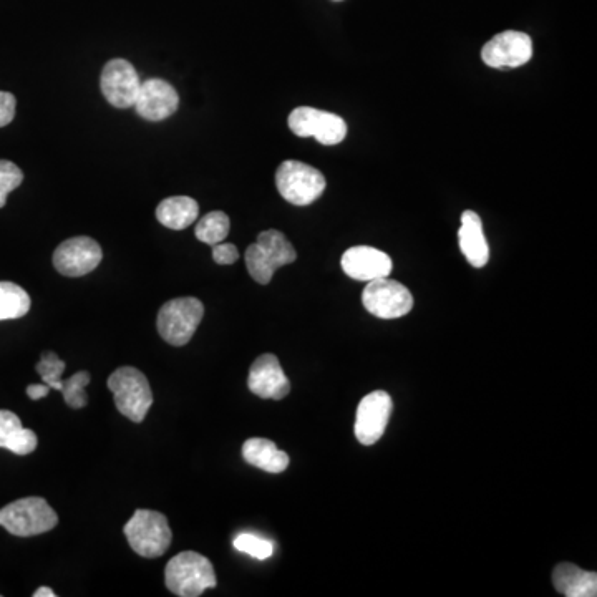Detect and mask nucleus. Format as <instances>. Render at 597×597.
Masks as SVG:
<instances>
[{
    "label": "nucleus",
    "instance_id": "3",
    "mask_svg": "<svg viewBox=\"0 0 597 597\" xmlns=\"http://www.w3.org/2000/svg\"><path fill=\"white\" fill-rule=\"evenodd\" d=\"M244 258L254 281L266 286L279 267L296 261L297 253L284 234L276 229H267L259 234L256 243L249 246Z\"/></svg>",
    "mask_w": 597,
    "mask_h": 597
},
{
    "label": "nucleus",
    "instance_id": "20",
    "mask_svg": "<svg viewBox=\"0 0 597 597\" xmlns=\"http://www.w3.org/2000/svg\"><path fill=\"white\" fill-rule=\"evenodd\" d=\"M243 458L249 465L267 473H282L289 466V455L266 438H249L243 445Z\"/></svg>",
    "mask_w": 597,
    "mask_h": 597
},
{
    "label": "nucleus",
    "instance_id": "28",
    "mask_svg": "<svg viewBox=\"0 0 597 597\" xmlns=\"http://www.w3.org/2000/svg\"><path fill=\"white\" fill-rule=\"evenodd\" d=\"M214 263L229 266L239 259V251L234 244L218 243L213 246Z\"/></svg>",
    "mask_w": 597,
    "mask_h": 597
},
{
    "label": "nucleus",
    "instance_id": "7",
    "mask_svg": "<svg viewBox=\"0 0 597 597\" xmlns=\"http://www.w3.org/2000/svg\"><path fill=\"white\" fill-rule=\"evenodd\" d=\"M203 316V302L196 297L171 299L158 312L161 339L175 347L188 344L203 321Z\"/></svg>",
    "mask_w": 597,
    "mask_h": 597
},
{
    "label": "nucleus",
    "instance_id": "11",
    "mask_svg": "<svg viewBox=\"0 0 597 597\" xmlns=\"http://www.w3.org/2000/svg\"><path fill=\"white\" fill-rule=\"evenodd\" d=\"M533 57V40L518 30H506L495 35L481 49V60L491 68H518Z\"/></svg>",
    "mask_w": 597,
    "mask_h": 597
},
{
    "label": "nucleus",
    "instance_id": "4",
    "mask_svg": "<svg viewBox=\"0 0 597 597\" xmlns=\"http://www.w3.org/2000/svg\"><path fill=\"white\" fill-rule=\"evenodd\" d=\"M107 385L123 417L135 423L145 420L146 413L153 405V394L143 372L135 367H120L108 377Z\"/></svg>",
    "mask_w": 597,
    "mask_h": 597
},
{
    "label": "nucleus",
    "instance_id": "1",
    "mask_svg": "<svg viewBox=\"0 0 597 597\" xmlns=\"http://www.w3.org/2000/svg\"><path fill=\"white\" fill-rule=\"evenodd\" d=\"M165 584L175 596L198 597L206 589L216 588L218 579L213 564L206 556L195 551H183L166 564Z\"/></svg>",
    "mask_w": 597,
    "mask_h": 597
},
{
    "label": "nucleus",
    "instance_id": "31",
    "mask_svg": "<svg viewBox=\"0 0 597 597\" xmlns=\"http://www.w3.org/2000/svg\"><path fill=\"white\" fill-rule=\"evenodd\" d=\"M57 594L50 588H39L34 593V597H55Z\"/></svg>",
    "mask_w": 597,
    "mask_h": 597
},
{
    "label": "nucleus",
    "instance_id": "5",
    "mask_svg": "<svg viewBox=\"0 0 597 597\" xmlns=\"http://www.w3.org/2000/svg\"><path fill=\"white\" fill-rule=\"evenodd\" d=\"M279 195L294 206H309L326 191V176L314 166L302 161L289 160L281 163L276 171Z\"/></svg>",
    "mask_w": 597,
    "mask_h": 597
},
{
    "label": "nucleus",
    "instance_id": "17",
    "mask_svg": "<svg viewBox=\"0 0 597 597\" xmlns=\"http://www.w3.org/2000/svg\"><path fill=\"white\" fill-rule=\"evenodd\" d=\"M458 243L466 261L473 267H485L490 259V248L483 233V223L475 211L462 214V226L458 229Z\"/></svg>",
    "mask_w": 597,
    "mask_h": 597
},
{
    "label": "nucleus",
    "instance_id": "8",
    "mask_svg": "<svg viewBox=\"0 0 597 597\" xmlns=\"http://www.w3.org/2000/svg\"><path fill=\"white\" fill-rule=\"evenodd\" d=\"M362 304L367 312L379 319H398L412 311L413 296L400 282L380 277L367 282L362 292Z\"/></svg>",
    "mask_w": 597,
    "mask_h": 597
},
{
    "label": "nucleus",
    "instance_id": "32",
    "mask_svg": "<svg viewBox=\"0 0 597 597\" xmlns=\"http://www.w3.org/2000/svg\"><path fill=\"white\" fill-rule=\"evenodd\" d=\"M335 2H340V0H335Z\"/></svg>",
    "mask_w": 597,
    "mask_h": 597
},
{
    "label": "nucleus",
    "instance_id": "29",
    "mask_svg": "<svg viewBox=\"0 0 597 597\" xmlns=\"http://www.w3.org/2000/svg\"><path fill=\"white\" fill-rule=\"evenodd\" d=\"M15 97L9 92H0V128L7 127L15 117Z\"/></svg>",
    "mask_w": 597,
    "mask_h": 597
},
{
    "label": "nucleus",
    "instance_id": "13",
    "mask_svg": "<svg viewBox=\"0 0 597 597\" xmlns=\"http://www.w3.org/2000/svg\"><path fill=\"white\" fill-rule=\"evenodd\" d=\"M103 253L100 244L87 236L67 239L55 249L54 266L62 276H85L102 263Z\"/></svg>",
    "mask_w": 597,
    "mask_h": 597
},
{
    "label": "nucleus",
    "instance_id": "23",
    "mask_svg": "<svg viewBox=\"0 0 597 597\" xmlns=\"http://www.w3.org/2000/svg\"><path fill=\"white\" fill-rule=\"evenodd\" d=\"M229 229H231V221L228 214L223 211H213L199 219L195 234L201 243L214 246L228 238Z\"/></svg>",
    "mask_w": 597,
    "mask_h": 597
},
{
    "label": "nucleus",
    "instance_id": "12",
    "mask_svg": "<svg viewBox=\"0 0 597 597\" xmlns=\"http://www.w3.org/2000/svg\"><path fill=\"white\" fill-rule=\"evenodd\" d=\"M103 97L113 107L132 108L135 105L136 95L140 92V75L128 60L113 59L103 67L100 77Z\"/></svg>",
    "mask_w": 597,
    "mask_h": 597
},
{
    "label": "nucleus",
    "instance_id": "14",
    "mask_svg": "<svg viewBox=\"0 0 597 597\" xmlns=\"http://www.w3.org/2000/svg\"><path fill=\"white\" fill-rule=\"evenodd\" d=\"M178 105L180 97L170 83L161 78H150L141 83L133 107L136 113L148 122H161L175 115Z\"/></svg>",
    "mask_w": 597,
    "mask_h": 597
},
{
    "label": "nucleus",
    "instance_id": "10",
    "mask_svg": "<svg viewBox=\"0 0 597 597\" xmlns=\"http://www.w3.org/2000/svg\"><path fill=\"white\" fill-rule=\"evenodd\" d=\"M394 403L384 390H375L360 400L355 417V437L362 445H374L384 437Z\"/></svg>",
    "mask_w": 597,
    "mask_h": 597
},
{
    "label": "nucleus",
    "instance_id": "22",
    "mask_svg": "<svg viewBox=\"0 0 597 597\" xmlns=\"http://www.w3.org/2000/svg\"><path fill=\"white\" fill-rule=\"evenodd\" d=\"M32 301L27 292L14 282H0V321L20 319L30 311Z\"/></svg>",
    "mask_w": 597,
    "mask_h": 597
},
{
    "label": "nucleus",
    "instance_id": "18",
    "mask_svg": "<svg viewBox=\"0 0 597 597\" xmlns=\"http://www.w3.org/2000/svg\"><path fill=\"white\" fill-rule=\"evenodd\" d=\"M554 588L566 597L597 596V574L578 568L576 564L561 563L553 573Z\"/></svg>",
    "mask_w": 597,
    "mask_h": 597
},
{
    "label": "nucleus",
    "instance_id": "27",
    "mask_svg": "<svg viewBox=\"0 0 597 597\" xmlns=\"http://www.w3.org/2000/svg\"><path fill=\"white\" fill-rule=\"evenodd\" d=\"M24 181V173L12 161L0 160V208L7 203V196Z\"/></svg>",
    "mask_w": 597,
    "mask_h": 597
},
{
    "label": "nucleus",
    "instance_id": "19",
    "mask_svg": "<svg viewBox=\"0 0 597 597\" xmlns=\"http://www.w3.org/2000/svg\"><path fill=\"white\" fill-rule=\"evenodd\" d=\"M39 445V438L30 428L22 427L20 418L9 410H0V448L15 455H30Z\"/></svg>",
    "mask_w": 597,
    "mask_h": 597
},
{
    "label": "nucleus",
    "instance_id": "16",
    "mask_svg": "<svg viewBox=\"0 0 597 597\" xmlns=\"http://www.w3.org/2000/svg\"><path fill=\"white\" fill-rule=\"evenodd\" d=\"M340 264L347 276L362 282L389 277L394 269V263L389 254L370 246H355L345 251Z\"/></svg>",
    "mask_w": 597,
    "mask_h": 597
},
{
    "label": "nucleus",
    "instance_id": "9",
    "mask_svg": "<svg viewBox=\"0 0 597 597\" xmlns=\"http://www.w3.org/2000/svg\"><path fill=\"white\" fill-rule=\"evenodd\" d=\"M291 132L301 138L314 136L321 145H339L347 136V123L335 113L312 107H299L289 115Z\"/></svg>",
    "mask_w": 597,
    "mask_h": 597
},
{
    "label": "nucleus",
    "instance_id": "26",
    "mask_svg": "<svg viewBox=\"0 0 597 597\" xmlns=\"http://www.w3.org/2000/svg\"><path fill=\"white\" fill-rule=\"evenodd\" d=\"M234 548L241 551V553L249 554L253 558L264 561V559L271 558L274 553V544L267 539L259 538L254 534H239L238 538L234 539Z\"/></svg>",
    "mask_w": 597,
    "mask_h": 597
},
{
    "label": "nucleus",
    "instance_id": "21",
    "mask_svg": "<svg viewBox=\"0 0 597 597\" xmlns=\"http://www.w3.org/2000/svg\"><path fill=\"white\" fill-rule=\"evenodd\" d=\"M199 206L188 196L166 198L156 208V218L165 228L183 231L198 219Z\"/></svg>",
    "mask_w": 597,
    "mask_h": 597
},
{
    "label": "nucleus",
    "instance_id": "6",
    "mask_svg": "<svg viewBox=\"0 0 597 597\" xmlns=\"http://www.w3.org/2000/svg\"><path fill=\"white\" fill-rule=\"evenodd\" d=\"M123 531L133 551L148 559L163 556L173 539L166 516L158 511L136 510Z\"/></svg>",
    "mask_w": 597,
    "mask_h": 597
},
{
    "label": "nucleus",
    "instance_id": "25",
    "mask_svg": "<svg viewBox=\"0 0 597 597\" xmlns=\"http://www.w3.org/2000/svg\"><path fill=\"white\" fill-rule=\"evenodd\" d=\"M90 374H88L87 370H82V372H77V374H73L70 379H65L64 384H62V395H64L65 403H67L68 407L75 408H83L88 403V395L85 392L87 389V385L90 384Z\"/></svg>",
    "mask_w": 597,
    "mask_h": 597
},
{
    "label": "nucleus",
    "instance_id": "30",
    "mask_svg": "<svg viewBox=\"0 0 597 597\" xmlns=\"http://www.w3.org/2000/svg\"><path fill=\"white\" fill-rule=\"evenodd\" d=\"M50 387L47 384H34L27 387V395L32 400H40V398L47 397L50 394Z\"/></svg>",
    "mask_w": 597,
    "mask_h": 597
},
{
    "label": "nucleus",
    "instance_id": "2",
    "mask_svg": "<svg viewBox=\"0 0 597 597\" xmlns=\"http://www.w3.org/2000/svg\"><path fill=\"white\" fill-rule=\"evenodd\" d=\"M59 516L54 508L39 496L14 501L0 510V526L19 538H30L54 530Z\"/></svg>",
    "mask_w": 597,
    "mask_h": 597
},
{
    "label": "nucleus",
    "instance_id": "15",
    "mask_svg": "<svg viewBox=\"0 0 597 597\" xmlns=\"http://www.w3.org/2000/svg\"><path fill=\"white\" fill-rule=\"evenodd\" d=\"M248 387L254 395L267 400H282L291 392V384L281 362L272 354H264L254 360L249 370Z\"/></svg>",
    "mask_w": 597,
    "mask_h": 597
},
{
    "label": "nucleus",
    "instance_id": "24",
    "mask_svg": "<svg viewBox=\"0 0 597 597\" xmlns=\"http://www.w3.org/2000/svg\"><path fill=\"white\" fill-rule=\"evenodd\" d=\"M35 369L39 372L42 382L49 385L50 389L59 390V392L62 390V384H64L62 375L67 369V364L60 359L59 355L54 352H42V357Z\"/></svg>",
    "mask_w": 597,
    "mask_h": 597
}]
</instances>
